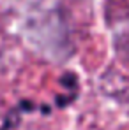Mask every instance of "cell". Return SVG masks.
Here are the masks:
<instances>
[{
	"mask_svg": "<svg viewBox=\"0 0 129 130\" xmlns=\"http://www.w3.org/2000/svg\"><path fill=\"white\" fill-rule=\"evenodd\" d=\"M32 111H44L46 114H50V112H51V107H50V106H44V104L36 106V104H32L30 100H21L14 109H11V111L7 112V116H5V120H4L0 130H14L18 127V123H20V116L25 114V112H32Z\"/></svg>",
	"mask_w": 129,
	"mask_h": 130,
	"instance_id": "1",
	"label": "cell"
}]
</instances>
